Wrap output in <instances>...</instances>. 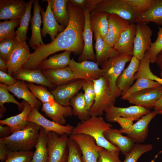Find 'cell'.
Here are the masks:
<instances>
[{"label": "cell", "instance_id": "obj_1", "mask_svg": "<svg viewBox=\"0 0 162 162\" xmlns=\"http://www.w3.org/2000/svg\"><path fill=\"white\" fill-rule=\"evenodd\" d=\"M67 9L70 15L69 23L65 29L59 33L51 42L41 45L30 53L23 68L38 69L40 63L50 55L65 50L80 55L84 45L83 33L85 17L83 10L69 1Z\"/></svg>", "mask_w": 162, "mask_h": 162}, {"label": "cell", "instance_id": "obj_2", "mask_svg": "<svg viewBox=\"0 0 162 162\" xmlns=\"http://www.w3.org/2000/svg\"><path fill=\"white\" fill-rule=\"evenodd\" d=\"M112 126V124L106 122L102 116L91 117L86 120L78 123L74 127L72 134L88 135L95 140L98 146L110 150H120L110 143L104 135V132Z\"/></svg>", "mask_w": 162, "mask_h": 162}, {"label": "cell", "instance_id": "obj_3", "mask_svg": "<svg viewBox=\"0 0 162 162\" xmlns=\"http://www.w3.org/2000/svg\"><path fill=\"white\" fill-rule=\"evenodd\" d=\"M28 122L25 128L2 138L10 151H30L35 147L41 127L34 123Z\"/></svg>", "mask_w": 162, "mask_h": 162}, {"label": "cell", "instance_id": "obj_4", "mask_svg": "<svg viewBox=\"0 0 162 162\" xmlns=\"http://www.w3.org/2000/svg\"><path fill=\"white\" fill-rule=\"evenodd\" d=\"M133 56L128 54L118 53L100 65L103 76L107 81L110 91L116 98L122 93L116 86V81L124 70L126 63L130 61Z\"/></svg>", "mask_w": 162, "mask_h": 162}, {"label": "cell", "instance_id": "obj_5", "mask_svg": "<svg viewBox=\"0 0 162 162\" xmlns=\"http://www.w3.org/2000/svg\"><path fill=\"white\" fill-rule=\"evenodd\" d=\"M93 82L94 101L88 111L91 117L102 116L106 109L114 105L116 98L111 93L108 83L103 76Z\"/></svg>", "mask_w": 162, "mask_h": 162}, {"label": "cell", "instance_id": "obj_6", "mask_svg": "<svg viewBox=\"0 0 162 162\" xmlns=\"http://www.w3.org/2000/svg\"><path fill=\"white\" fill-rule=\"evenodd\" d=\"M69 138L67 134L60 135L52 131L47 133L48 162H67Z\"/></svg>", "mask_w": 162, "mask_h": 162}, {"label": "cell", "instance_id": "obj_7", "mask_svg": "<svg viewBox=\"0 0 162 162\" xmlns=\"http://www.w3.org/2000/svg\"><path fill=\"white\" fill-rule=\"evenodd\" d=\"M93 11L118 15L130 24L134 23V20L138 15L131 7L124 3L122 0H103L97 5Z\"/></svg>", "mask_w": 162, "mask_h": 162}, {"label": "cell", "instance_id": "obj_8", "mask_svg": "<svg viewBox=\"0 0 162 162\" xmlns=\"http://www.w3.org/2000/svg\"><path fill=\"white\" fill-rule=\"evenodd\" d=\"M69 66L74 74V80L92 81L103 76V71L94 62L86 60L80 62L72 58Z\"/></svg>", "mask_w": 162, "mask_h": 162}, {"label": "cell", "instance_id": "obj_9", "mask_svg": "<svg viewBox=\"0 0 162 162\" xmlns=\"http://www.w3.org/2000/svg\"><path fill=\"white\" fill-rule=\"evenodd\" d=\"M69 137L80 147L82 162H97L99 152L103 148L97 144L93 137L83 134H72Z\"/></svg>", "mask_w": 162, "mask_h": 162}, {"label": "cell", "instance_id": "obj_10", "mask_svg": "<svg viewBox=\"0 0 162 162\" xmlns=\"http://www.w3.org/2000/svg\"><path fill=\"white\" fill-rule=\"evenodd\" d=\"M152 35V31L146 23L142 22L136 23L133 56L140 61L142 59L146 51L150 47Z\"/></svg>", "mask_w": 162, "mask_h": 162}, {"label": "cell", "instance_id": "obj_11", "mask_svg": "<svg viewBox=\"0 0 162 162\" xmlns=\"http://www.w3.org/2000/svg\"><path fill=\"white\" fill-rule=\"evenodd\" d=\"M150 112L149 109L135 105L126 107H117L114 105L104 111L106 120L112 123L115 122V119L118 117L130 118L134 121H138L142 116Z\"/></svg>", "mask_w": 162, "mask_h": 162}, {"label": "cell", "instance_id": "obj_12", "mask_svg": "<svg viewBox=\"0 0 162 162\" xmlns=\"http://www.w3.org/2000/svg\"><path fill=\"white\" fill-rule=\"evenodd\" d=\"M162 94V85L134 92L125 100L130 104L148 109H153Z\"/></svg>", "mask_w": 162, "mask_h": 162}, {"label": "cell", "instance_id": "obj_13", "mask_svg": "<svg viewBox=\"0 0 162 162\" xmlns=\"http://www.w3.org/2000/svg\"><path fill=\"white\" fill-rule=\"evenodd\" d=\"M27 121L34 123L44 128L45 132L48 133L50 132H54L59 135L65 134L70 135L74 127L69 124L62 125L45 118L38 111V110L33 108L28 115Z\"/></svg>", "mask_w": 162, "mask_h": 162}, {"label": "cell", "instance_id": "obj_14", "mask_svg": "<svg viewBox=\"0 0 162 162\" xmlns=\"http://www.w3.org/2000/svg\"><path fill=\"white\" fill-rule=\"evenodd\" d=\"M157 114L153 111L142 116L129 129L123 130L121 128L120 130L122 133L130 137L135 143H142L147 137L149 123Z\"/></svg>", "mask_w": 162, "mask_h": 162}, {"label": "cell", "instance_id": "obj_15", "mask_svg": "<svg viewBox=\"0 0 162 162\" xmlns=\"http://www.w3.org/2000/svg\"><path fill=\"white\" fill-rule=\"evenodd\" d=\"M85 80H74L56 86L51 92L56 102L64 106L70 105L71 99L82 88Z\"/></svg>", "mask_w": 162, "mask_h": 162}, {"label": "cell", "instance_id": "obj_16", "mask_svg": "<svg viewBox=\"0 0 162 162\" xmlns=\"http://www.w3.org/2000/svg\"><path fill=\"white\" fill-rule=\"evenodd\" d=\"M27 4L23 0H0V20H20L25 12Z\"/></svg>", "mask_w": 162, "mask_h": 162}, {"label": "cell", "instance_id": "obj_17", "mask_svg": "<svg viewBox=\"0 0 162 162\" xmlns=\"http://www.w3.org/2000/svg\"><path fill=\"white\" fill-rule=\"evenodd\" d=\"M48 2L46 10L42 8L40 14L42 17L43 27L41 30L42 37L45 38L49 34L52 41L58 35V32L63 31L65 28L60 25L55 18L51 9L50 4L48 0H44Z\"/></svg>", "mask_w": 162, "mask_h": 162}, {"label": "cell", "instance_id": "obj_18", "mask_svg": "<svg viewBox=\"0 0 162 162\" xmlns=\"http://www.w3.org/2000/svg\"><path fill=\"white\" fill-rule=\"evenodd\" d=\"M41 111L52 121L62 125H65V118L73 115L72 108L70 106H64L55 100L50 103L42 104Z\"/></svg>", "mask_w": 162, "mask_h": 162}, {"label": "cell", "instance_id": "obj_19", "mask_svg": "<svg viewBox=\"0 0 162 162\" xmlns=\"http://www.w3.org/2000/svg\"><path fill=\"white\" fill-rule=\"evenodd\" d=\"M108 32L103 39L105 42L113 47L122 33L130 23L119 16L112 14H108Z\"/></svg>", "mask_w": 162, "mask_h": 162}, {"label": "cell", "instance_id": "obj_20", "mask_svg": "<svg viewBox=\"0 0 162 162\" xmlns=\"http://www.w3.org/2000/svg\"><path fill=\"white\" fill-rule=\"evenodd\" d=\"M83 11L85 20L83 33L84 48L77 61L80 62L86 60H89L96 62V56L93 46V32L90 24V13L88 9L86 8L84 9Z\"/></svg>", "mask_w": 162, "mask_h": 162}, {"label": "cell", "instance_id": "obj_21", "mask_svg": "<svg viewBox=\"0 0 162 162\" xmlns=\"http://www.w3.org/2000/svg\"><path fill=\"white\" fill-rule=\"evenodd\" d=\"M26 41L21 42L15 48L6 63L8 73L11 75L22 68L27 62L30 54Z\"/></svg>", "mask_w": 162, "mask_h": 162}, {"label": "cell", "instance_id": "obj_22", "mask_svg": "<svg viewBox=\"0 0 162 162\" xmlns=\"http://www.w3.org/2000/svg\"><path fill=\"white\" fill-rule=\"evenodd\" d=\"M122 134L120 130L111 128L104 132V135L110 143L117 147L125 155L132 150L135 144L130 137Z\"/></svg>", "mask_w": 162, "mask_h": 162}, {"label": "cell", "instance_id": "obj_23", "mask_svg": "<svg viewBox=\"0 0 162 162\" xmlns=\"http://www.w3.org/2000/svg\"><path fill=\"white\" fill-rule=\"evenodd\" d=\"M33 14L31 20L32 35L29 40V44L34 50L44 44L43 43L41 34L40 26L42 20L40 15L42 8L38 0H34L33 2Z\"/></svg>", "mask_w": 162, "mask_h": 162}, {"label": "cell", "instance_id": "obj_24", "mask_svg": "<svg viewBox=\"0 0 162 162\" xmlns=\"http://www.w3.org/2000/svg\"><path fill=\"white\" fill-rule=\"evenodd\" d=\"M11 75L17 80L43 85L52 90L56 87L49 81L39 69L29 70L21 68Z\"/></svg>", "mask_w": 162, "mask_h": 162}, {"label": "cell", "instance_id": "obj_25", "mask_svg": "<svg viewBox=\"0 0 162 162\" xmlns=\"http://www.w3.org/2000/svg\"><path fill=\"white\" fill-rule=\"evenodd\" d=\"M21 103L23 108L20 113L0 120V125L8 126L12 134L27 127L28 122L27 121L28 116L33 109L32 106L25 100H22Z\"/></svg>", "mask_w": 162, "mask_h": 162}, {"label": "cell", "instance_id": "obj_26", "mask_svg": "<svg viewBox=\"0 0 162 162\" xmlns=\"http://www.w3.org/2000/svg\"><path fill=\"white\" fill-rule=\"evenodd\" d=\"M140 62L139 60L133 56L127 67L123 70L117 79L116 85L122 92L121 95L133 84L135 80L134 76L138 70Z\"/></svg>", "mask_w": 162, "mask_h": 162}, {"label": "cell", "instance_id": "obj_27", "mask_svg": "<svg viewBox=\"0 0 162 162\" xmlns=\"http://www.w3.org/2000/svg\"><path fill=\"white\" fill-rule=\"evenodd\" d=\"M8 91L18 98L22 99L27 102L33 108L38 110L42 105V102L29 90L25 81L17 80L13 85L7 86Z\"/></svg>", "mask_w": 162, "mask_h": 162}, {"label": "cell", "instance_id": "obj_28", "mask_svg": "<svg viewBox=\"0 0 162 162\" xmlns=\"http://www.w3.org/2000/svg\"><path fill=\"white\" fill-rule=\"evenodd\" d=\"M136 31V25L129 24L122 33L113 47L118 52L133 55L134 42Z\"/></svg>", "mask_w": 162, "mask_h": 162}, {"label": "cell", "instance_id": "obj_29", "mask_svg": "<svg viewBox=\"0 0 162 162\" xmlns=\"http://www.w3.org/2000/svg\"><path fill=\"white\" fill-rule=\"evenodd\" d=\"M153 22L159 26H162V0H153L149 8L144 12L139 14L134 23Z\"/></svg>", "mask_w": 162, "mask_h": 162}, {"label": "cell", "instance_id": "obj_30", "mask_svg": "<svg viewBox=\"0 0 162 162\" xmlns=\"http://www.w3.org/2000/svg\"><path fill=\"white\" fill-rule=\"evenodd\" d=\"M42 72L49 81L56 87L74 80V74L69 65L63 68L44 70Z\"/></svg>", "mask_w": 162, "mask_h": 162}, {"label": "cell", "instance_id": "obj_31", "mask_svg": "<svg viewBox=\"0 0 162 162\" xmlns=\"http://www.w3.org/2000/svg\"><path fill=\"white\" fill-rule=\"evenodd\" d=\"M94 33L96 62L99 66L119 53L113 47L105 42L98 32Z\"/></svg>", "mask_w": 162, "mask_h": 162}, {"label": "cell", "instance_id": "obj_32", "mask_svg": "<svg viewBox=\"0 0 162 162\" xmlns=\"http://www.w3.org/2000/svg\"><path fill=\"white\" fill-rule=\"evenodd\" d=\"M71 53L69 51H65L62 53L54 55L48 59L43 60L39 65L38 69L43 70L65 68L70 64Z\"/></svg>", "mask_w": 162, "mask_h": 162}, {"label": "cell", "instance_id": "obj_33", "mask_svg": "<svg viewBox=\"0 0 162 162\" xmlns=\"http://www.w3.org/2000/svg\"><path fill=\"white\" fill-rule=\"evenodd\" d=\"M108 14L93 11L90 13V26L92 32H98L103 39L108 30Z\"/></svg>", "mask_w": 162, "mask_h": 162}, {"label": "cell", "instance_id": "obj_34", "mask_svg": "<svg viewBox=\"0 0 162 162\" xmlns=\"http://www.w3.org/2000/svg\"><path fill=\"white\" fill-rule=\"evenodd\" d=\"M51 9L58 22L66 28L70 20V15L67 9L68 0H48Z\"/></svg>", "mask_w": 162, "mask_h": 162}, {"label": "cell", "instance_id": "obj_35", "mask_svg": "<svg viewBox=\"0 0 162 162\" xmlns=\"http://www.w3.org/2000/svg\"><path fill=\"white\" fill-rule=\"evenodd\" d=\"M47 134L41 127L39 137L35 146V150L30 162H48Z\"/></svg>", "mask_w": 162, "mask_h": 162}, {"label": "cell", "instance_id": "obj_36", "mask_svg": "<svg viewBox=\"0 0 162 162\" xmlns=\"http://www.w3.org/2000/svg\"><path fill=\"white\" fill-rule=\"evenodd\" d=\"M70 105L72 107L74 115L82 121L90 117L88 110L86 107L84 94L82 92L77 94L70 100Z\"/></svg>", "mask_w": 162, "mask_h": 162}, {"label": "cell", "instance_id": "obj_37", "mask_svg": "<svg viewBox=\"0 0 162 162\" xmlns=\"http://www.w3.org/2000/svg\"><path fill=\"white\" fill-rule=\"evenodd\" d=\"M34 0H29L27 2L25 12L20 20V26L15 32V36L20 42L26 41L28 26L31 20V10Z\"/></svg>", "mask_w": 162, "mask_h": 162}, {"label": "cell", "instance_id": "obj_38", "mask_svg": "<svg viewBox=\"0 0 162 162\" xmlns=\"http://www.w3.org/2000/svg\"><path fill=\"white\" fill-rule=\"evenodd\" d=\"M136 80L134 83L124 93L121 94L122 99L125 100L130 94L138 91L162 85L156 81L144 77H139Z\"/></svg>", "mask_w": 162, "mask_h": 162}, {"label": "cell", "instance_id": "obj_39", "mask_svg": "<svg viewBox=\"0 0 162 162\" xmlns=\"http://www.w3.org/2000/svg\"><path fill=\"white\" fill-rule=\"evenodd\" d=\"M26 83L30 91L42 104L50 103L55 100L53 95L48 91L46 86H37L30 82H27Z\"/></svg>", "mask_w": 162, "mask_h": 162}, {"label": "cell", "instance_id": "obj_40", "mask_svg": "<svg viewBox=\"0 0 162 162\" xmlns=\"http://www.w3.org/2000/svg\"><path fill=\"white\" fill-rule=\"evenodd\" d=\"M7 86L0 83V117L2 118L3 113L6 111V108L4 106L5 103H12L17 105L20 108L23 110V106L21 103L17 101L14 96L11 95L9 92Z\"/></svg>", "mask_w": 162, "mask_h": 162}, {"label": "cell", "instance_id": "obj_41", "mask_svg": "<svg viewBox=\"0 0 162 162\" xmlns=\"http://www.w3.org/2000/svg\"><path fill=\"white\" fill-rule=\"evenodd\" d=\"M20 42L16 36L0 41V58L6 63L11 54Z\"/></svg>", "mask_w": 162, "mask_h": 162}, {"label": "cell", "instance_id": "obj_42", "mask_svg": "<svg viewBox=\"0 0 162 162\" xmlns=\"http://www.w3.org/2000/svg\"><path fill=\"white\" fill-rule=\"evenodd\" d=\"M153 146L151 144H135L132 150L125 155L122 162H137L140 157L144 153L152 150Z\"/></svg>", "mask_w": 162, "mask_h": 162}, {"label": "cell", "instance_id": "obj_43", "mask_svg": "<svg viewBox=\"0 0 162 162\" xmlns=\"http://www.w3.org/2000/svg\"><path fill=\"white\" fill-rule=\"evenodd\" d=\"M20 24V20H5L0 22V41L15 36V28Z\"/></svg>", "mask_w": 162, "mask_h": 162}, {"label": "cell", "instance_id": "obj_44", "mask_svg": "<svg viewBox=\"0 0 162 162\" xmlns=\"http://www.w3.org/2000/svg\"><path fill=\"white\" fill-rule=\"evenodd\" d=\"M34 153L32 150L9 151L7 160L3 162H30Z\"/></svg>", "mask_w": 162, "mask_h": 162}, {"label": "cell", "instance_id": "obj_45", "mask_svg": "<svg viewBox=\"0 0 162 162\" xmlns=\"http://www.w3.org/2000/svg\"><path fill=\"white\" fill-rule=\"evenodd\" d=\"M82 88L84 91L86 107L87 109L89 110L94 101L95 92L93 81H86L85 80Z\"/></svg>", "mask_w": 162, "mask_h": 162}, {"label": "cell", "instance_id": "obj_46", "mask_svg": "<svg viewBox=\"0 0 162 162\" xmlns=\"http://www.w3.org/2000/svg\"><path fill=\"white\" fill-rule=\"evenodd\" d=\"M68 151L67 162H82V152L77 143L69 137L68 142Z\"/></svg>", "mask_w": 162, "mask_h": 162}, {"label": "cell", "instance_id": "obj_47", "mask_svg": "<svg viewBox=\"0 0 162 162\" xmlns=\"http://www.w3.org/2000/svg\"><path fill=\"white\" fill-rule=\"evenodd\" d=\"M159 31L156 40L152 42L149 49L148 50L151 63L155 62L157 55L162 50V27L158 26Z\"/></svg>", "mask_w": 162, "mask_h": 162}, {"label": "cell", "instance_id": "obj_48", "mask_svg": "<svg viewBox=\"0 0 162 162\" xmlns=\"http://www.w3.org/2000/svg\"><path fill=\"white\" fill-rule=\"evenodd\" d=\"M120 150H110L103 148L99 152L97 162H122L119 159Z\"/></svg>", "mask_w": 162, "mask_h": 162}, {"label": "cell", "instance_id": "obj_49", "mask_svg": "<svg viewBox=\"0 0 162 162\" xmlns=\"http://www.w3.org/2000/svg\"><path fill=\"white\" fill-rule=\"evenodd\" d=\"M127 5L140 14L146 10L152 4L153 0H122Z\"/></svg>", "mask_w": 162, "mask_h": 162}, {"label": "cell", "instance_id": "obj_50", "mask_svg": "<svg viewBox=\"0 0 162 162\" xmlns=\"http://www.w3.org/2000/svg\"><path fill=\"white\" fill-rule=\"evenodd\" d=\"M17 80L11 75L5 72L0 70V82L7 86H11L15 83Z\"/></svg>", "mask_w": 162, "mask_h": 162}, {"label": "cell", "instance_id": "obj_51", "mask_svg": "<svg viewBox=\"0 0 162 162\" xmlns=\"http://www.w3.org/2000/svg\"><path fill=\"white\" fill-rule=\"evenodd\" d=\"M115 122H118L121 127V129L127 130L130 128L133 125L134 121L132 119L122 117H118L115 119Z\"/></svg>", "mask_w": 162, "mask_h": 162}, {"label": "cell", "instance_id": "obj_52", "mask_svg": "<svg viewBox=\"0 0 162 162\" xmlns=\"http://www.w3.org/2000/svg\"><path fill=\"white\" fill-rule=\"evenodd\" d=\"M7 146L2 138H0V160L1 162H4L7 159L9 152Z\"/></svg>", "mask_w": 162, "mask_h": 162}, {"label": "cell", "instance_id": "obj_53", "mask_svg": "<svg viewBox=\"0 0 162 162\" xmlns=\"http://www.w3.org/2000/svg\"><path fill=\"white\" fill-rule=\"evenodd\" d=\"M102 1L103 0H87L85 8L88 9L90 13L94 10L97 5Z\"/></svg>", "mask_w": 162, "mask_h": 162}, {"label": "cell", "instance_id": "obj_54", "mask_svg": "<svg viewBox=\"0 0 162 162\" xmlns=\"http://www.w3.org/2000/svg\"><path fill=\"white\" fill-rule=\"evenodd\" d=\"M10 128L8 126H4L0 125V137L1 138L7 137L12 134Z\"/></svg>", "mask_w": 162, "mask_h": 162}, {"label": "cell", "instance_id": "obj_55", "mask_svg": "<svg viewBox=\"0 0 162 162\" xmlns=\"http://www.w3.org/2000/svg\"><path fill=\"white\" fill-rule=\"evenodd\" d=\"M153 109L157 114L162 115V94L156 103Z\"/></svg>", "mask_w": 162, "mask_h": 162}, {"label": "cell", "instance_id": "obj_56", "mask_svg": "<svg viewBox=\"0 0 162 162\" xmlns=\"http://www.w3.org/2000/svg\"><path fill=\"white\" fill-rule=\"evenodd\" d=\"M69 1L83 10L86 8L87 0H70Z\"/></svg>", "mask_w": 162, "mask_h": 162}, {"label": "cell", "instance_id": "obj_57", "mask_svg": "<svg viewBox=\"0 0 162 162\" xmlns=\"http://www.w3.org/2000/svg\"><path fill=\"white\" fill-rule=\"evenodd\" d=\"M155 63L161 70H162V50L157 55Z\"/></svg>", "mask_w": 162, "mask_h": 162}, {"label": "cell", "instance_id": "obj_58", "mask_svg": "<svg viewBox=\"0 0 162 162\" xmlns=\"http://www.w3.org/2000/svg\"><path fill=\"white\" fill-rule=\"evenodd\" d=\"M0 70L2 71L8 72V67L5 61L0 58Z\"/></svg>", "mask_w": 162, "mask_h": 162}, {"label": "cell", "instance_id": "obj_59", "mask_svg": "<svg viewBox=\"0 0 162 162\" xmlns=\"http://www.w3.org/2000/svg\"><path fill=\"white\" fill-rule=\"evenodd\" d=\"M154 81H156L162 85V78L158 77L157 76H155L153 78Z\"/></svg>", "mask_w": 162, "mask_h": 162}, {"label": "cell", "instance_id": "obj_60", "mask_svg": "<svg viewBox=\"0 0 162 162\" xmlns=\"http://www.w3.org/2000/svg\"><path fill=\"white\" fill-rule=\"evenodd\" d=\"M160 76H161V78H162V70H161Z\"/></svg>", "mask_w": 162, "mask_h": 162}]
</instances>
